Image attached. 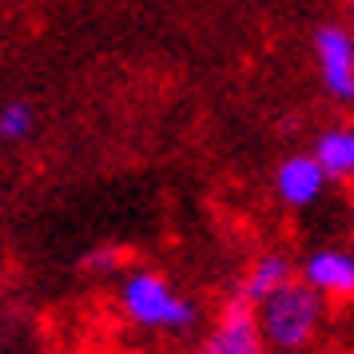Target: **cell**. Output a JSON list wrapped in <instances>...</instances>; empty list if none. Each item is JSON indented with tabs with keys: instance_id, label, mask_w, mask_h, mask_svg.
<instances>
[{
	"instance_id": "obj_8",
	"label": "cell",
	"mask_w": 354,
	"mask_h": 354,
	"mask_svg": "<svg viewBox=\"0 0 354 354\" xmlns=\"http://www.w3.org/2000/svg\"><path fill=\"white\" fill-rule=\"evenodd\" d=\"M290 283V263L283 255H263L251 267V274H247V283H243V299L247 303H263V299H271L274 290H283Z\"/></svg>"
},
{
	"instance_id": "obj_7",
	"label": "cell",
	"mask_w": 354,
	"mask_h": 354,
	"mask_svg": "<svg viewBox=\"0 0 354 354\" xmlns=\"http://www.w3.org/2000/svg\"><path fill=\"white\" fill-rule=\"evenodd\" d=\"M315 160L322 163V171L330 179H354V128H326L315 140Z\"/></svg>"
},
{
	"instance_id": "obj_3",
	"label": "cell",
	"mask_w": 354,
	"mask_h": 354,
	"mask_svg": "<svg viewBox=\"0 0 354 354\" xmlns=\"http://www.w3.org/2000/svg\"><path fill=\"white\" fill-rule=\"evenodd\" d=\"M315 64L322 88L342 104H354V36L342 24H322L315 32Z\"/></svg>"
},
{
	"instance_id": "obj_2",
	"label": "cell",
	"mask_w": 354,
	"mask_h": 354,
	"mask_svg": "<svg viewBox=\"0 0 354 354\" xmlns=\"http://www.w3.org/2000/svg\"><path fill=\"white\" fill-rule=\"evenodd\" d=\"M120 303L131 322L151 326V330H187L195 322V306L167 287V279L151 271H136L120 287Z\"/></svg>"
},
{
	"instance_id": "obj_6",
	"label": "cell",
	"mask_w": 354,
	"mask_h": 354,
	"mask_svg": "<svg viewBox=\"0 0 354 354\" xmlns=\"http://www.w3.org/2000/svg\"><path fill=\"white\" fill-rule=\"evenodd\" d=\"M306 287H315L319 295H354V255L346 251H315L303 267Z\"/></svg>"
},
{
	"instance_id": "obj_9",
	"label": "cell",
	"mask_w": 354,
	"mask_h": 354,
	"mask_svg": "<svg viewBox=\"0 0 354 354\" xmlns=\"http://www.w3.org/2000/svg\"><path fill=\"white\" fill-rule=\"evenodd\" d=\"M32 124H36V115H32V108H28L24 100H8V104L0 108V140H8V144L28 140Z\"/></svg>"
},
{
	"instance_id": "obj_1",
	"label": "cell",
	"mask_w": 354,
	"mask_h": 354,
	"mask_svg": "<svg viewBox=\"0 0 354 354\" xmlns=\"http://www.w3.org/2000/svg\"><path fill=\"white\" fill-rule=\"evenodd\" d=\"M319 319H322V299L319 290L306 287V283H287L283 290H274L271 299L259 303V330L279 351L306 346L310 335L319 330Z\"/></svg>"
},
{
	"instance_id": "obj_5",
	"label": "cell",
	"mask_w": 354,
	"mask_h": 354,
	"mask_svg": "<svg viewBox=\"0 0 354 354\" xmlns=\"http://www.w3.org/2000/svg\"><path fill=\"white\" fill-rule=\"evenodd\" d=\"M326 179L330 176L322 171V163L315 160V156H290V160H283L279 171H274V192H279V199H283L287 207H310L322 195Z\"/></svg>"
},
{
	"instance_id": "obj_4",
	"label": "cell",
	"mask_w": 354,
	"mask_h": 354,
	"mask_svg": "<svg viewBox=\"0 0 354 354\" xmlns=\"http://www.w3.org/2000/svg\"><path fill=\"white\" fill-rule=\"evenodd\" d=\"M199 354H263V330H259V315L251 310L247 299L231 303L223 310L219 326L207 335Z\"/></svg>"
}]
</instances>
